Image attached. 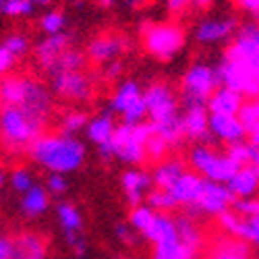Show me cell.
<instances>
[{
	"mask_svg": "<svg viewBox=\"0 0 259 259\" xmlns=\"http://www.w3.org/2000/svg\"><path fill=\"white\" fill-rule=\"evenodd\" d=\"M149 3V0H126V5L131 7V9H141V7H145Z\"/></svg>",
	"mask_w": 259,
	"mask_h": 259,
	"instance_id": "51",
	"label": "cell"
},
{
	"mask_svg": "<svg viewBox=\"0 0 259 259\" xmlns=\"http://www.w3.org/2000/svg\"><path fill=\"white\" fill-rule=\"evenodd\" d=\"M145 110L149 116L154 135L164 139L168 147H177L183 143V124H181V112H179V96L164 81H156L143 92Z\"/></svg>",
	"mask_w": 259,
	"mask_h": 259,
	"instance_id": "3",
	"label": "cell"
},
{
	"mask_svg": "<svg viewBox=\"0 0 259 259\" xmlns=\"http://www.w3.org/2000/svg\"><path fill=\"white\" fill-rule=\"evenodd\" d=\"M56 215H58V224H60L64 236H67V243L73 249V253L75 255H85V251H88V243H85V239L81 236V230H83L81 211L73 203L62 201L56 207Z\"/></svg>",
	"mask_w": 259,
	"mask_h": 259,
	"instance_id": "11",
	"label": "cell"
},
{
	"mask_svg": "<svg viewBox=\"0 0 259 259\" xmlns=\"http://www.w3.org/2000/svg\"><path fill=\"white\" fill-rule=\"evenodd\" d=\"M29 3H31L33 7H48L52 0H29Z\"/></svg>",
	"mask_w": 259,
	"mask_h": 259,
	"instance_id": "53",
	"label": "cell"
},
{
	"mask_svg": "<svg viewBox=\"0 0 259 259\" xmlns=\"http://www.w3.org/2000/svg\"><path fill=\"white\" fill-rule=\"evenodd\" d=\"M0 104L17 106L50 120L52 94L44 83L27 75H5L0 79Z\"/></svg>",
	"mask_w": 259,
	"mask_h": 259,
	"instance_id": "5",
	"label": "cell"
},
{
	"mask_svg": "<svg viewBox=\"0 0 259 259\" xmlns=\"http://www.w3.org/2000/svg\"><path fill=\"white\" fill-rule=\"evenodd\" d=\"M218 81L243 98L255 100L259 94V29L247 23L234 31V41L226 48L222 62L215 67Z\"/></svg>",
	"mask_w": 259,
	"mask_h": 259,
	"instance_id": "1",
	"label": "cell"
},
{
	"mask_svg": "<svg viewBox=\"0 0 259 259\" xmlns=\"http://www.w3.org/2000/svg\"><path fill=\"white\" fill-rule=\"evenodd\" d=\"M154 135L152 124L141 122V124H118L114 126V133L108 141L112 149V158L120 160L122 164L128 166H139L145 162V143Z\"/></svg>",
	"mask_w": 259,
	"mask_h": 259,
	"instance_id": "6",
	"label": "cell"
},
{
	"mask_svg": "<svg viewBox=\"0 0 259 259\" xmlns=\"http://www.w3.org/2000/svg\"><path fill=\"white\" fill-rule=\"evenodd\" d=\"M33 5L29 0H3L0 5V11H3L7 17H13V19H21V17H29L33 13Z\"/></svg>",
	"mask_w": 259,
	"mask_h": 259,
	"instance_id": "40",
	"label": "cell"
},
{
	"mask_svg": "<svg viewBox=\"0 0 259 259\" xmlns=\"http://www.w3.org/2000/svg\"><path fill=\"white\" fill-rule=\"evenodd\" d=\"M207 118L209 112L201 104H189L185 106V112L181 114V124H183V135L185 139L193 141H203L207 145L209 141V128H207Z\"/></svg>",
	"mask_w": 259,
	"mask_h": 259,
	"instance_id": "16",
	"label": "cell"
},
{
	"mask_svg": "<svg viewBox=\"0 0 259 259\" xmlns=\"http://www.w3.org/2000/svg\"><path fill=\"white\" fill-rule=\"evenodd\" d=\"M44 189L48 193H52V195H62V193H67V189H69L67 177H64V175H48Z\"/></svg>",
	"mask_w": 259,
	"mask_h": 259,
	"instance_id": "45",
	"label": "cell"
},
{
	"mask_svg": "<svg viewBox=\"0 0 259 259\" xmlns=\"http://www.w3.org/2000/svg\"><path fill=\"white\" fill-rule=\"evenodd\" d=\"M154 213L156 211L147 205H135V207H131V213H128V226L137 232H143L149 226V222H152Z\"/></svg>",
	"mask_w": 259,
	"mask_h": 259,
	"instance_id": "39",
	"label": "cell"
},
{
	"mask_svg": "<svg viewBox=\"0 0 259 259\" xmlns=\"http://www.w3.org/2000/svg\"><path fill=\"white\" fill-rule=\"evenodd\" d=\"M236 5L251 15H257V11H259V0H236Z\"/></svg>",
	"mask_w": 259,
	"mask_h": 259,
	"instance_id": "50",
	"label": "cell"
},
{
	"mask_svg": "<svg viewBox=\"0 0 259 259\" xmlns=\"http://www.w3.org/2000/svg\"><path fill=\"white\" fill-rule=\"evenodd\" d=\"M230 209L234 213L243 215V218H257L259 215V201L255 197H245V199H234L230 203Z\"/></svg>",
	"mask_w": 259,
	"mask_h": 259,
	"instance_id": "44",
	"label": "cell"
},
{
	"mask_svg": "<svg viewBox=\"0 0 259 259\" xmlns=\"http://www.w3.org/2000/svg\"><path fill=\"white\" fill-rule=\"evenodd\" d=\"M236 29H239V25H236L234 17H207L195 25L193 35H195L199 44L213 46V44H220V41H226L228 37H232Z\"/></svg>",
	"mask_w": 259,
	"mask_h": 259,
	"instance_id": "13",
	"label": "cell"
},
{
	"mask_svg": "<svg viewBox=\"0 0 259 259\" xmlns=\"http://www.w3.org/2000/svg\"><path fill=\"white\" fill-rule=\"evenodd\" d=\"M85 54L77 48H67L60 56L58 60L52 64V69L48 71V75H56V73H67V71H83L85 69Z\"/></svg>",
	"mask_w": 259,
	"mask_h": 259,
	"instance_id": "33",
	"label": "cell"
},
{
	"mask_svg": "<svg viewBox=\"0 0 259 259\" xmlns=\"http://www.w3.org/2000/svg\"><path fill=\"white\" fill-rule=\"evenodd\" d=\"M213 0H193V7H197V9H207L211 7Z\"/></svg>",
	"mask_w": 259,
	"mask_h": 259,
	"instance_id": "52",
	"label": "cell"
},
{
	"mask_svg": "<svg viewBox=\"0 0 259 259\" xmlns=\"http://www.w3.org/2000/svg\"><path fill=\"white\" fill-rule=\"evenodd\" d=\"M199 251L187 247L185 243H181L179 239H172L166 243L156 245V255L154 259H195Z\"/></svg>",
	"mask_w": 259,
	"mask_h": 259,
	"instance_id": "34",
	"label": "cell"
},
{
	"mask_svg": "<svg viewBox=\"0 0 259 259\" xmlns=\"http://www.w3.org/2000/svg\"><path fill=\"white\" fill-rule=\"evenodd\" d=\"M218 88H220V81H218L215 67L205 64V62H195L185 71L183 81H181L183 102H185V106H189V104L205 106L209 96Z\"/></svg>",
	"mask_w": 259,
	"mask_h": 259,
	"instance_id": "9",
	"label": "cell"
},
{
	"mask_svg": "<svg viewBox=\"0 0 259 259\" xmlns=\"http://www.w3.org/2000/svg\"><path fill=\"white\" fill-rule=\"evenodd\" d=\"M218 222L228 236H234L245 245H255L259 241V218H243L232 209H226L218 215Z\"/></svg>",
	"mask_w": 259,
	"mask_h": 259,
	"instance_id": "14",
	"label": "cell"
},
{
	"mask_svg": "<svg viewBox=\"0 0 259 259\" xmlns=\"http://www.w3.org/2000/svg\"><path fill=\"white\" fill-rule=\"evenodd\" d=\"M102 67H104V69H102L104 79H106V81H114V79L120 77V73H122V69H124V64H122L120 58H116V60H112V62L102 64Z\"/></svg>",
	"mask_w": 259,
	"mask_h": 259,
	"instance_id": "46",
	"label": "cell"
},
{
	"mask_svg": "<svg viewBox=\"0 0 259 259\" xmlns=\"http://www.w3.org/2000/svg\"><path fill=\"white\" fill-rule=\"evenodd\" d=\"M189 164H191L193 172L199 175L203 181L222 183V185H226L230 181V177L239 170V166L224 152H218V149H213L211 145H205V143H199L191 149Z\"/></svg>",
	"mask_w": 259,
	"mask_h": 259,
	"instance_id": "8",
	"label": "cell"
},
{
	"mask_svg": "<svg viewBox=\"0 0 259 259\" xmlns=\"http://www.w3.org/2000/svg\"><path fill=\"white\" fill-rule=\"evenodd\" d=\"M71 48V37L67 33H58V35H46V39H41L35 46V60L46 73L52 69V64L58 60V56Z\"/></svg>",
	"mask_w": 259,
	"mask_h": 259,
	"instance_id": "19",
	"label": "cell"
},
{
	"mask_svg": "<svg viewBox=\"0 0 259 259\" xmlns=\"http://www.w3.org/2000/svg\"><path fill=\"white\" fill-rule=\"evenodd\" d=\"M175 224H177V239L187 247L199 251L203 245V234L195 224V220L189 218V215H181V218H175Z\"/></svg>",
	"mask_w": 259,
	"mask_h": 259,
	"instance_id": "31",
	"label": "cell"
},
{
	"mask_svg": "<svg viewBox=\"0 0 259 259\" xmlns=\"http://www.w3.org/2000/svg\"><path fill=\"white\" fill-rule=\"evenodd\" d=\"M168 152H170L168 143L164 139H160L158 135H152L147 139V143H145V160L149 158L154 162H162V160H166Z\"/></svg>",
	"mask_w": 259,
	"mask_h": 259,
	"instance_id": "42",
	"label": "cell"
},
{
	"mask_svg": "<svg viewBox=\"0 0 259 259\" xmlns=\"http://www.w3.org/2000/svg\"><path fill=\"white\" fill-rule=\"evenodd\" d=\"M88 120H90V118H88V114H85V112L71 110V112H67V114L60 116V133L77 137V133L85 128Z\"/></svg>",
	"mask_w": 259,
	"mask_h": 259,
	"instance_id": "35",
	"label": "cell"
},
{
	"mask_svg": "<svg viewBox=\"0 0 259 259\" xmlns=\"http://www.w3.org/2000/svg\"><path fill=\"white\" fill-rule=\"evenodd\" d=\"M126 50V37L120 33H102L96 35L90 46H88V56L94 60L96 64H106V62H112L116 60L122 52Z\"/></svg>",
	"mask_w": 259,
	"mask_h": 259,
	"instance_id": "15",
	"label": "cell"
},
{
	"mask_svg": "<svg viewBox=\"0 0 259 259\" xmlns=\"http://www.w3.org/2000/svg\"><path fill=\"white\" fill-rule=\"evenodd\" d=\"M249 245L232 239V236H226V239H220L213 245L209 259H249Z\"/></svg>",
	"mask_w": 259,
	"mask_h": 259,
	"instance_id": "30",
	"label": "cell"
},
{
	"mask_svg": "<svg viewBox=\"0 0 259 259\" xmlns=\"http://www.w3.org/2000/svg\"><path fill=\"white\" fill-rule=\"evenodd\" d=\"M245 98L241 94H236L228 88H220L215 90L209 100L205 102V108L209 114H228V116H236V112H239V108L243 106Z\"/></svg>",
	"mask_w": 259,
	"mask_h": 259,
	"instance_id": "23",
	"label": "cell"
},
{
	"mask_svg": "<svg viewBox=\"0 0 259 259\" xmlns=\"http://www.w3.org/2000/svg\"><path fill=\"white\" fill-rule=\"evenodd\" d=\"M9 181H11V187H13V191L21 193V195H23L25 191H29V189L35 185V183H33V175H31V172H29L27 168H23V166L15 168V170L11 172Z\"/></svg>",
	"mask_w": 259,
	"mask_h": 259,
	"instance_id": "41",
	"label": "cell"
},
{
	"mask_svg": "<svg viewBox=\"0 0 259 259\" xmlns=\"http://www.w3.org/2000/svg\"><path fill=\"white\" fill-rule=\"evenodd\" d=\"M241 126L245 128V135L251 143H259V104L257 100H247L236 112Z\"/></svg>",
	"mask_w": 259,
	"mask_h": 259,
	"instance_id": "28",
	"label": "cell"
},
{
	"mask_svg": "<svg viewBox=\"0 0 259 259\" xmlns=\"http://www.w3.org/2000/svg\"><path fill=\"white\" fill-rule=\"evenodd\" d=\"M141 41L149 56L158 60H172L185 48V29L179 23L164 21V23H147L141 29Z\"/></svg>",
	"mask_w": 259,
	"mask_h": 259,
	"instance_id": "7",
	"label": "cell"
},
{
	"mask_svg": "<svg viewBox=\"0 0 259 259\" xmlns=\"http://www.w3.org/2000/svg\"><path fill=\"white\" fill-rule=\"evenodd\" d=\"M5 183H7V172H5V168L0 166V189L5 187Z\"/></svg>",
	"mask_w": 259,
	"mask_h": 259,
	"instance_id": "54",
	"label": "cell"
},
{
	"mask_svg": "<svg viewBox=\"0 0 259 259\" xmlns=\"http://www.w3.org/2000/svg\"><path fill=\"white\" fill-rule=\"evenodd\" d=\"M46 118L17 106L0 108V143L9 154H23L44 135Z\"/></svg>",
	"mask_w": 259,
	"mask_h": 259,
	"instance_id": "4",
	"label": "cell"
},
{
	"mask_svg": "<svg viewBox=\"0 0 259 259\" xmlns=\"http://www.w3.org/2000/svg\"><path fill=\"white\" fill-rule=\"evenodd\" d=\"M259 187V170L257 166H243L230 177L226 183V189L234 199H245V197H255Z\"/></svg>",
	"mask_w": 259,
	"mask_h": 259,
	"instance_id": "21",
	"label": "cell"
},
{
	"mask_svg": "<svg viewBox=\"0 0 259 259\" xmlns=\"http://www.w3.org/2000/svg\"><path fill=\"white\" fill-rule=\"evenodd\" d=\"M3 48L17 60V58H21V56H25L27 52H29V37L25 35V33H11V35H7V39L3 41Z\"/></svg>",
	"mask_w": 259,
	"mask_h": 259,
	"instance_id": "37",
	"label": "cell"
},
{
	"mask_svg": "<svg viewBox=\"0 0 259 259\" xmlns=\"http://www.w3.org/2000/svg\"><path fill=\"white\" fill-rule=\"evenodd\" d=\"M114 118L110 114H98L94 118L88 120L85 124V131H88V139L96 145H102L106 141H110L112 133H114Z\"/></svg>",
	"mask_w": 259,
	"mask_h": 259,
	"instance_id": "29",
	"label": "cell"
},
{
	"mask_svg": "<svg viewBox=\"0 0 259 259\" xmlns=\"http://www.w3.org/2000/svg\"><path fill=\"white\" fill-rule=\"evenodd\" d=\"M187 172V164L181 158H166L162 162H158V166L154 168L152 177V185L156 189H170L172 183H175L179 177H183Z\"/></svg>",
	"mask_w": 259,
	"mask_h": 259,
	"instance_id": "24",
	"label": "cell"
},
{
	"mask_svg": "<svg viewBox=\"0 0 259 259\" xmlns=\"http://www.w3.org/2000/svg\"><path fill=\"white\" fill-rule=\"evenodd\" d=\"M143 98V90H141V85L137 83V81H133V79H128V81H124V83H120L118 88H116V92L112 94V98H110V108L114 112H118V114H122L128 106H133L137 100H141Z\"/></svg>",
	"mask_w": 259,
	"mask_h": 259,
	"instance_id": "27",
	"label": "cell"
},
{
	"mask_svg": "<svg viewBox=\"0 0 259 259\" xmlns=\"http://www.w3.org/2000/svg\"><path fill=\"white\" fill-rule=\"evenodd\" d=\"M50 207V195L44 187L33 185L29 191L23 193L21 197V211H23L27 218H39L44 215Z\"/></svg>",
	"mask_w": 259,
	"mask_h": 259,
	"instance_id": "26",
	"label": "cell"
},
{
	"mask_svg": "<svg viewBox=\"0 0 259 259\" xmlns=\"http://www.w3.org/2000/svg\"><path fill=\"white\" fill-rule=\"evenodd\" d=\"M234 201V197L230 195V191L226 189V185L222 183H211V181H203L201 193L197 203L191 207L193 213H207V215H220L222 211L230 209V203Z\"/></svg>",
	"mask_w": 259,
	"mask_h": 259,
	"instance_id": "12",
	"label": "cell"
},
{
	"mask_svg": "<svg viewBox=\"0 0 259 259\" xmlns=\"http://www.w3.org/2000/svg\"><path fill=\"white\" fill-rule=\"evenodd\" d=\"M120 183H122V191H124L128 205L135 207V205H141L145 191L152 187V177H149V172H145L141 168H131L122 175Z\"/></svg>",
	"mask_w": 259,
	"mask_h": 259,
	"instance_id": "20",
	"label": "cell"
},
{
	"mask_svg": "<svg viewBox=\"0 0 259 259\" xmlns=\"http://www.w3.org/2000/svg\"><path fill=\"white\" fill-rule=\"evenodd\" d=\"M147 241H152L154 245H160V243H166V241H172L177 239V224H175V218L170 213H154L152 222L149 226L141 232Z\"/></svg>",
	"mask_w": 259,
	"mask_h": 259,
	"instance_id": "25",
	"label": "cell"
},
{
	"mask_svg": "<svg viewBox=\"0 0 259 259\" xmlns=\"http://www.w3.org/2000/svg\"><path fill=\"white\" fill-rule=\"evenodd\" d=\"M11 253H13V239L0 236V259H11Z\"/></svg>",
	"mask_w": 259,
	"mask_h": 259,
	"instance_id": "49",
	"label": "cell"
},
{
	"mask_svg": "<svg viewBox=\"0 0 259 259\" xmlns=\"http://www.w3.org/2000/svg\"><path fill=\"white\" fill-rule=\"evenodd\" d=\"M201 187H203V179L199 175H195V172L187 170L185 175L179 177L175 183H172V187L166 189V191L170 193V197H172V201L177 203V207L183 205V207L191 209L193 205L197 203V199H199Z\"/></svg>",
	"mask_w": 259,
	"mask_h": 259,
	"instance_id": "17",
	"label": "cell"
},
{
	"mask_svg": "<svg viewBox=\"0 0 259 259\" xmlns=\"http://www.w3.org/2000/svg\"><path fill=\"white\" fill-rule=\"evenodd\" d=\"M116 236L124 243V245H131L135 243V234H133V228L128 224H118L116 226Z\"/></svg>",
	"mask_w": 259,
	"mask_h": 259,
	"instance_id": "48",
	"label": "cell"
},
{
	"mask_svg": "<svg viewBox=\"0 0 259 259\" xmlns=\"http://www.w3.org/2000/svg\"><path fill=\"white\" fill-rule=\"evenodd\" d=\"M48 245L35 232H23L13 239V253L11 259H46Z\"/></svg>",
	"mask_w": 259,
	"mask_h": 259,
	"instance_id": "22",
	"label": "cell"
},
{
	"mask_svg": "<svg viewBox=\"0 0 259 259\" xmlns=\"http://www.w3.org/2000/svg\"><path fill=\"white\" fill-rule=\"evenodd\" d=\"M98 5L104 7V9H110V7L114 5V0H98Z\"/></svg>",
	"mask_w": 259,
	"mask_h": 259,
	"instance_id": "55",
	"label": "cell"
},
{
	"mask_svg": "<svg viewBox=\"0 0 259 259\" xmlns=\"http://www.w3.org/2000/svg\"><path fill=\"white\" fill-rule=\"evenodd\" d=\"M120 116H122V124H128V126L141 124V122L147 118V110H145V102H143V98L137 100L133 106H128Z\"/></svg>",
	"mask_w": 259,
	"mask_h": 259,
	"instance_id": "43",
	"label": "cell"
},
{
	"mask_svg": "<svg viewBox=\"0 0 259 259\" xmlns=\"http://www.w3.org/2000/svg\"><path fill=\"white\" fill-rule=\"evenodd\" d=\"M207 128L209 135L215 137L218 141L232 145V143H241L247 141L245 128L241 126L239 118L236 116H228V114H209L207 118Z\"/></svg>",
	"mask_w": 259,
	"mask_h": 259,
	"instance_id": "18",
	"label": "cell"
},
{
	"mask_svg": "<svg viewBox=\"0 0 259 259\" xmlns=\"http://www.w3.org/2000/svg\"><path fill=\"white\" fill-rule=\"evenodd\" d=\"M147 207H152V209L158 211V213H168L170 209L177 207V203L172 201V197H170L168 191H164V189H154V191H149V195H147Z\"/></svg>",
	"mask_w": 259,
	"mask_h": 259,
	"instance_id": "38",
	"label": "cell"
},
{
	"mask_svg": "<svg viewBox=\"0 0 259 259\" xmlns=\"http://www.w3.org/2000/svg\"><path fill=\"white\" fill-rule=\"evenodd\" d=\"M236 166L243 168V166H257L259 162V149L257 143L251 141H241V143H232L228 145V149L224 152Z\"/></svg>",
	"mask_w": 259,
	"mask_h": 259,
	"instance_id": "32",
	"label": "cell"
},
{
	"mask_svg": "<svg viewBox=\"0 0 259 259\" xmlns=\"http://www.w3.org/2000/svg\"><path fill=\"white\" fill-rule=\"evenodd\" d=\"M50 90L54 96L71 102H88L94 96V77L83 71H67L50 75Z\"/></svg>",
	"mask_w": 259,
	"mask_h": 259,
	"instance_id": "10",
	"label": "cell"
},
{
	"mask_svg": "<svg viewBox=\"0 0 259 259\" xmlns=\"http://www.w3.org/2000/svg\"><path fill=\"white\" fill-rule=\"evenodd\" d=\"M0 5H3V0H0Z\"/></svg>",
	"mask_w": 259,
	"mask_h": 259,
	"instance_id": "56",
	"label": "cell"
},
{
	"mask_svg": "<svg viewBox=\"0 0 259 259\" xmlns=\"http://www.w3.org/2000/svg\"><path fill=\"white\" fill-rule=\"evenodd\" d=\"M15 64V58L3 48V44H0V79H3L5 75H9V71L13 69Z\"/></svg>",
	"mask_w": 259,
	"mask_h": 259,
	"instance_id": "47",
	"label": "cell"
},
{
	"mask_svg": "<svg viewBox=\"0 0 259 259\" xmlns=\"http://www.w3.org/2000/svg\"><path fill=\"white\" fill-rule=\"evenodd\" d=\"M39 27L46 35H58V33H64L67 19H64V15L60 11H48L39 19Z\"/></svg>",
	"mask_w": 259,
	"mask_h": 259,
	"instance_id": "36",
	"label": "cell"
},
{
	"mask_svg": "<svg viewBox=\"0 0 259 259\" xmlns=\"http://www.w3.org/2000/svg\"><path fill=\"white\" fill-rule=\"evenodd\" d=\"M27 154L39 168L48 170L50 175H69V172H77L85 164L88 149L81 139L73 135L44 133L35 139Z\"/></svg>",
	"mask_w": 259,
	"mask_h": 259,
	"instance_id": "2",
	"label": "cell"
}]
</instances>
